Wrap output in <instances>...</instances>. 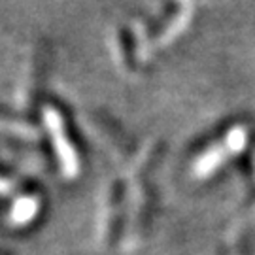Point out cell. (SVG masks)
<instances>
[{"label": "cell", "mask_w": 255, "mask_h": 255, "mask_svg": "<svg viewBox=\"0 0 255 255\" xmlns=\"http://www.w3.org/2000/svg\"><path fill=\"white\" fill-rule=\"evenodd\" d=\"M44 121H46V127L49 128V132L53 136V146L57 149V155H59L61 163H63L64 174L66 176H76L78 174V157H76L72 146L68 144V140L64 136L61 116L53 108H46L44 110Z\"/></svg>", "instance_id": "1"}, {"label": "cell", "mask_w": 255, "mask_h": 255, "mask_svg": "<svg viewBox=\"0 0 255 255\" xmlns=\"http://www.w3.org/2000/svg\"><path fill=\"white\" fill-rule=\"evenodd\" d=\"M38 208V202L30 197H23L19 199L15 204H13V210H11V219L15 223H25L28 219L34 216V212Z\"/></svg>", "instance_id": "2"}]
</instances>
